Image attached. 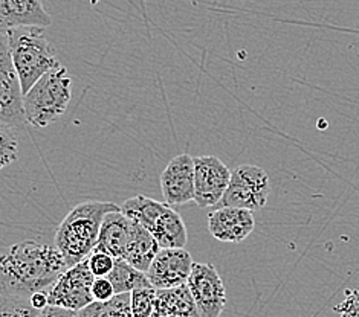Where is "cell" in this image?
I'll list each match as a JSON object with an SVG mask.
<instances>
[{
	"mask_svg": "<svg viewBox=\"0 0 359 317\" xmlns=\"http://www.w3.org/2000/svg\"><path fill=\"white\" fill-rule=\"evenodd\" d=\"M107 279L112 282L115 295L132 293L135 290L151 287L150 281L144 272L135 269L132 264L121 258H115L114 269L107 275Z\"/></svg>",
	"mask_w": 359,
	"mask_h": 317,
	"instance_id": "ac0fdd59",
	"label": "cell"
},
{
	"mask_svg": "<svg viewBox=\"0 0 359 317\" xmlns=\"http://www.w3.org/2000/svg\"><path fill=\"white\" fill-rule=\"evenodd\" d=\"M136 223V221H135ZM161 251L159 243L147 229L142 227L140 223L135 225V230L129 246H127L124 256L121 260L132 264L135 269L147 273L151 261Z\"/></svg>",
	"mask_w": 359,
	"mask_h": 317,
	"instance_id": "e0dca14e",
	"label": "cell"
},
{
	"mask_svg": "<svg viewBox=\"0 0 359 317\" xmlns=\"http://www.w3.org/2000/svg\"><path fill=\"white\" fill-rule=\"evenodd\" d=\"M53 19L41 0H2L0 2V31L15 28H48Z\"/></svg>",
	"mask_w": 359,
	"mask_h": 317,
	"instance_id": "5bb4252c",
	"label": "cell"
},
{
	"mask_svg": "<svg viewBox=\"0 0 359 317\" xmlns=\"http://www.w3.org/2000/svg\"><path fill=\"white\" fill-rule=\"evenodd\" d=\"M54 244L22 241L0 248V295L31 297L48 290L67 270Z\"/></svg>",
	"mask_w": 359,
	"mask_h": 317,
	"instance_id": "6da1fadb",
	"label": "cell"
},
{
	"mask_svg": "<svg viewBox=\"0 0 359 317\" xmlns=\"http://www.w3.org/2000/svg\"><path fill=\"white\" fill-rule=\"evenodd\" d=\"M202 317L198 305L190 293L187 284L156 290L155 297V310L151 317Z\"/></svg>",
	"mask_w": 359,
	"mask_h": 317,
	"instance_id": "2e32d148",
	"label": "cell"
},
{
	"mask_svg": "<svg viewBox=\"0 0 359 317\" xmlns=\"http://www.w3.org/2000/svg\"><path fill=\"white\" fill-rule=\"evenodd\" d=\"M19 156V142L11 127L0 124V171L11 165Z\"/></svg>",
	"mask_w": 359,
	"mask_h": 317,
	"instance_id": "44dd1931",
	"label": "cell"
},
{
	"mask_svg": "<svg viewBox=\"0 0 359 317\" xmlns=\"http://www.w3.org/2000/svg\"><path fill=\"white\" fill-rule=\"evenodd\" d=\"M156 288H140L130 293V305L133 317H151L155 310Z\"/></svg>",
	"mask_w": 359,
	"mask_h": 317,
	"instance_id": "7402d4cb",
	"label": "cell"
},
{
	"mask_svg": "<svg viewBox=\"0 0 359 317\" xmlns=\"http://www.w3.org/2000/svg\"><path fill=\"white\" fill-rule=\"evenodd\" d=\"M333 310L339 317H359V290H346L344 301Z\"/></svg>",
	"mask_w": 359,
	"mask_h": 317,
	"instance_id": "cb8c5ba5",
	"label": "cell"
},
{
	"mask_svg": "<svg viewBox=\"0 0 359 317\" xmlns=\"http://www.w3.org/2000/svg\"><path fill=\"white\" fill-rule=\"evenodd\" d=\"M0 124L11 128H22L28 124L22 83L13 63L6 31H0Z\"/></svg>",
	"mask_w": 359,
	"mask_h": 317,
	"instance_id": "52a82bcc",
	"label": "cell"
},
{
	"mask_svg": "<svg viewBox=\"0 0 359 317\" xmlns=\"http://www.w3.org/2000/svg\"><path fill=\"white\" fill-rule=\"evenodd\" d=\"M271 182L266 171L255 165H241L231 171L229 185L219 206L259 211L266 206Z\"/></svg>",
	"mask_w": 359,
	"mask_h": 317,
	"instance_id": "8992f818",
	"label": "cell"
},
{
	"mask_svg": "<svg viewBox=\"0 0 359 317\" xmlns=\"http://www.w3.org/2000/svg\"><path fill=\"white\" fill-rule=\"evenodd\" d=\"M136 223L121 211L110 212L102 221L98 241L93 251L104 252L114 258H123L127 246H129Z\"/></svg>",
	"mask_w": 359,
	"mask_h": 317,
	"instance_id": "9a60e30c",
	"label": "cell"
},
{
	"mask_svg": "<svg viewBox=\"0 0 359 317\" xmlns=\"http://www.w3.org/2000/svg\"><path fill=\"white\" fill-rule=\"evenodd\" d=\"M193 256L184 248H161L147 270L150 284L156 290L187 284L193 270Z\"/></svg>",
	"mask_w": 359,
	"mask_h": 317,
	"instance_id": "8fae6325",
	"label": "cell"
},
{
	"mask_svg": "<svg viewBox=\"0 0 359 317\" xmlns=\"http://www.w3.org/2000/svg\"><path fill=\"white\" fill-rule=\"evenodd\" d=\"M121 211L110 202H83L60 223L54 237V246L65 256L67 267L86 260L97 246L100 229L110 212Z\"/></svg>",
	"mask_w": 359,
	"mask_h": 317,
	"instance_id": "7a4b0ae2",
	"label": "cell"
},
{
	"mask_svg": "<svg viewBox=\"0 0 359 317\" xmlns=\"http://www.w3.org/2000/svg\"><path fill=\"white\" fill-rule=\"evenodd\" d=\"M43 29L31 27L6 31L11 58L19 73L23 95L41 76L62 67L57 50L46 38Z\"/></svg>",
	"mask_w": 359,
	"mask_h": 317,
	"instance_id": "3957f363",
	"label": "cell"
},
{
	"mask_svg": "<svg viewBox=\"0 0 359 317\" xmlns=\"http://www.w3.org/2000/svg\"><path fill=\"white\" fill-rule=\"evenodd\" d=\"M161 190L170 206L194 202V157L179 154L161 174Z\"/></svg>",
	"mask_w": 359,
	"mask_h": 317,
	"instance_id": "7c38bea8",
	"label": "cell"
},
{
	"mask_svg": "<svg viewBox=\"0 0 359 317\" xmlns=\"http://www.w3.org/2000/svg\"><path fill=\"white\" fill-rule=\"evenodd\" d=\"M121 212L147 229L161 248H184L188 241L182 217L167 203L135 195L123 203Z\"/></svg>",
	"mask_w": 359,
	"mask_h": 317,
	"instance_id": "5b68a950",
	"label": "cell"
},
{
	"mask_svg": "<svg viewBox=\"0 0 359 317\" xmlns=\"http://www.w3.org/2000/svg\"><path fill=\"white\" fill-rule=\"evenodd\" d=\"M40 310L34 308L29 297L0 295V317H39Z\"/></svg>",
	"mask_w": 359,
	"mask_h": 317,
	"instance_id": "ffe728a7",
	"label": "cell"
},
{
	"mask_svg": "<svg viewBox=\"0 0 359 317\" xmlns=\"http://www.w3.org/2000/svg\"><path fill=\"white\" fill-rule=\"evenodd\" d=\"M0 2H2V0H0Z\"/></svg>",
	"mask_w": 359,
	"mask_h": 317,
	"instance_id": "f1b7e54d",
	"label": "cell"
},
{
	"mask_svg": "<svg viewBox=\"0 0 359 317\" xmlns=\"http://www.w3.org/2000/svg\"><path fill=\"white\" fill-rule=\"evenodd\" d=\"M29 302L34 308H37V310H43L49 305V288L48 290H40L37 293H34L29 297Z\"/></svg>",
	"mask_w": 359,
	"mask_h": 317,
	"instance_id": "4316f807",
	"label": "cell"
},
{
	"mask_svg": "<svg viewBox=\"0 0 359 317\" xmlns=\"http://www.w3.org/2000/svg\"><path fill=\"white\" fill-rule=\"evenodd\" d=\"M72 98V78L65 66L46 73L23 95L27 121L45 128L62 118Z\"/></svg>",
	"mask_w": 359,
	"mask_h": 317,
	"instance_id": "277c9868",
	"label": "cell"
},
{
	"mask_svg": "<svg viewBox=\"0 0 359 317\" xmlns=\"http://www.w3.org/2000/svg\"><path fill=\"white\" fill-rule=\"evenodd\" d=\"M39 317H79V316H76V311L65 310V308L54 307V305H48L40 311Z\"/></svg>",
	"mask_w": 359,
	"mask_h": 317,
	"instance_id": "484cf974",
	"label": "cell"
},
{
	"mask_svg": "<svg viewBox=\"0 0 359 317\" xmlns=\"http://www.w3.org/2000/svg\"><path fill=\"white\" fill-rule=\"evenodd\" d=\"M95 276L89 269L88 258L65 270L49 288V305L80 311L93 302L92 284Z\"/></svg>",
	"mask_w": 359,
	"mask_h": 317,
	"instance_id": "ba28073f",
	"label": "cell"
},
{
	"mask_svg": "<svg viewBox=\"0 0 359 317\" xmlns=\"http://www.w3.org/2000/svg\"><path fill=\"white\" fill-rule=\"evenodd\" d=\"M92 296L93 301L97 302H106L110 301L115 296V290L112 282L107 278H95L92 284Z\"/></svg>",
	"mask_w": 359,
	"mask_h": 317,
	"instance_id": "d4e9b609",
	"label": "cell"
},
{
	"mask_svg": "<svg viewBox=\"0 0 359 317\" xmlns=\"http://www.w3.org/2000/svg\"><path fill=\"white\" fill-rule=\"evenodd\" d=\"M187 286L202 317H220L224 313L226 288L215 265L194 262Z\"/></svg>",
	"mask_w": 359,
	"mask_h": 317,
	"instance_id": "9c48e42d",
	"label": "cell"
},
{
	"mask_svg": "<svg viewBox=\"0 0 359 317\" xmlns=\"http://www.w3.org/2000/svg\"><path fill=\"white\" fill-rule=\"evenodd\" d=\"M79 317H133L130 305V293L115 295L110 301L97 302L76 311Z\"/></svg>",
	"mask_w": 359,
	"mask_h": 317,
	"instance_id": "d6986e66",
	"label": "cell"
},
{
	"mask_svg": "<svg viewBox=\"0 0 359 317\" xmlns=\"http://www.w3.org/2000/svg\"><path fill=\"white\" fill-rule=\"evenodd\" d=\"M88 262H89V269L92 272V275L95 278H107V275L114 269L115 258L110 256L104 252H98L93 251L88 256Z\"/></svg>",
	"mask_w": 359,
	"mask_h": 317,
	"instance_id": "603a6c76",
	"label": "cell"
},
{
	"mask_svg": "<svg viewBox=\"0 0 359 317\" xmlns=\"http://www.w3.org/2000/svg\"><path fill=\"white\" fill-rule=\"evenodd\" d=\"M231 169L216 156L194 157V202L201 209L216 206L229 185Z\"/></svg>",
	"mask_w": 359,
	"mask_h": 317,
	"instance_id": "30bf717a",
	"label": "cell"
},
{
	"mask_svg": "<svg viewBox=\"0 0 359 317\" xmlns=\"http://www.w3.org/2000/svg\"><path fill=\"white\" fill-rule=\"evenodd\" d=\"M168 317H175V316H168Z\"/></svg>",
	"mask_w": 359,
	"mask_h": 317,
	"instance_id": "83f0119b",
	"label": "cell"
},
{
	"mask_svg": "<svg viewBox=\"0 0 359 317\" xmlns=\"http://www.w3.org/2000/svg\"><path fill=\"white\" fill-rule=\"evenodd\" d=\"M255 218L252 211L222 206L208 216V230L220 243H242L254 232Z\"/></svg>",
	"mask_w": 359,
	"mask_h": 317,
	"instance_id": "4fadbf2b",
	"label": "cell"
}]
</instances>
